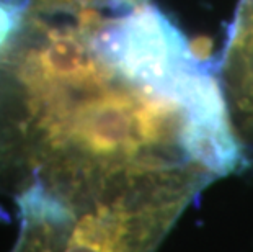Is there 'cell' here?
<instances>
[{"instance_id":"2","label":"cell","mask_w":253,"mask_h":252,"mask_svg":"<svg viewBox=\"0 0 253 252\" xmlns=\"http://www.w3.org/2000/svg\"><path fill=\"white\" fill-rule=\"evenodd\" d=\"M196 198L175 190L77 202L21 195L13 202L20 226L10 252H155Z\"/></svg>"},{"instance_id":"1","label":"cell","mask_w":253,"mask_h":252,"mask_svg":"<svg viewBox=\"0 0 253 252\" xmlns=\"http://www.w3.org/2000/svg\"><path fill=\"white\" fill-rule=\"evenodd\" d=\"M0 92V206L204 189L247 165L217 64L154 0H33Z\"/></svg>"},{"instance_id":"3","label":"cell","mask_w":253,"mask_h":252,"mask_svg":"<svg viewBox=\"0 0 253 252\" xmlns=\"http://www.w3.org/2000/svg\"><path fill=\"white\" fill-rule=\"evenodd\" d=\"M217 66L230 115L253 135V0H239Z\"/></svg>"}]
</instances>
